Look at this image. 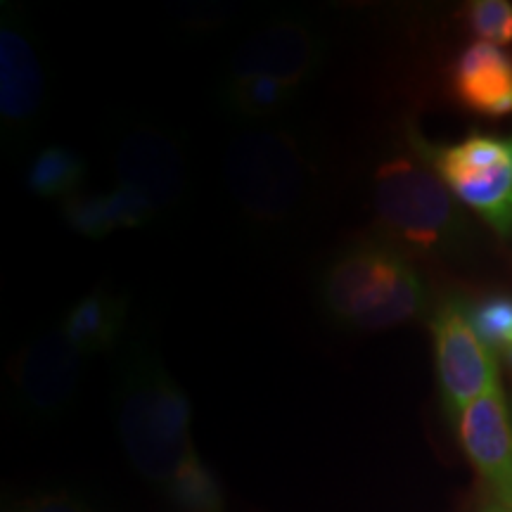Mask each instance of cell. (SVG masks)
I'll list each match as a JSON object with an SVG mask.
<instances>
[{"label":"cell","instance_id":"6da1fadb","mask_svg":"<svg viewBox=\"0 0 512 512\" xmlns=\"http://www.w3.org/2000/svg\"><path fill=\"white\" fill-rule=\"evenodd\" d=\"M119 434L131 463L183 512H223L214 475L197 456L190 403L157 356L138 354L117 389Z\"/></svg>","mask_w":512,"mask_h":512},{"label":"cell","instance_id":"7a4b0ae2","mask_svg":"<svg viewBox=\"0 0 512 512\" xmlns=\"http://www.w3.org/2000/svg\"><path fill=\"white\" fill-rule=\"evenodd\" d=\"M320 299L342 328L377 332L420 318L427 287L401 249L387 240H366L325 268Z\"/></svg>","mask_w":512,"mask_h":512},{"label":"cell","instance_id":"3957f363","mask_svg":"<svg viewBox=\"0 0 512 512\" xmlns=\"http://www.w3.org/2000/svg\"><path fill=\"white\" fill-rule=\"evenodd\" d=\"M373 209L384 240L401 252L451 254L470 233L458 197L418 152L377 166Z\"/></svg>","mask_w":512,"mask_h":512},{"label":"cell","instance_id":"277c9868","mask_svg":"<svg viewBox=\"0 0 512 512\" xmlns=\"http://www.w3.org/2000/svg\"><path fill=\"white\" fill-rule=\"evenodd\" d=\"M223 181L242 216L259 226L283 223L309 188V159L292 133L256 126L230 140Z\"/></svg>","mask_w":512,"mask_h":512},{"label":"cell","instance_id":"5b68a950","mask_svg":"<svg viewBox=\"0 0 512 512\" xmlns=\"http://www.w3.org/2000/svg\"><path fill=\"white\" fill-rule=\"evenodd\" d=\"M411 147L460 204L503 238L512 235V136H470L453 145H430L413 133Z\"/></svg>","mask_w":512,"mask_h":512},{"label":"cell","instance_id":"8992f818","mask_svg":"<svg viewBox=\"0 0 512 512\" xmlns=\"http://www.w3.org/2000/svg\"><path fill=\"white\" fill-rule=\"evenodd\" d=\"M432 337L441 401L448 418L458 422L470 403L501 384L496 354L472 328L467 306L460 302L441 306L432 318Z\"/></svg>","mask_w":512,"mask_h":512},{"label":"cell","instance_id":"52a82bcc","mask_svg":"<svg viewBox=\"0 0 512 512\" xmlns=\"http://www.w3.org/2000/svg\"><path fill=\"white\" fill-rule=\"evenodd\" d=\"M325 53L328 43L313 24L304 19H275L235 48L221 83L273 79L297 93L323 67Z\"/></svg>","mask_w":512,"mask_h":512},{"label":"cell","instance_id":"ba28073f","mask_svg":"<svg viewBox=\"0 0 512 512\" xmlns=\"http://www.w3.org/2000/svg\"><path fill=\"white\" fill-rule=\"evenodd\" d=\"M46 98V67L27 19L5 3L0 12V128L5 143L29 136Z\"/></svg>","mask_w":512,"mask_h":512},{"label":"cell","instance_id":"9c48e42d","mask_svg":"<svg viewBox=\"0 0 512 512\" xmlns=\"http://www.w3.org/2000/svg\"><path fill=\"white\" fill-rule=\"evenodd\" d=\"M83 356L62 328L41 332L10 361L12 396L24 413L53 420L72 406L79 392Z\"/></svg>","mask_w":512,"mask_h":512},{"label":"cell","instance_id":"30bf717a","mask_svg":"<svg viewBox=\"0 0 512 512\" xmlns=\"http://www.w3.org/2000/svg\"><path fill=\"white\" fill-rule=\"evenodd\" d=\"M117 185L133 190L157 214L171 209L185 185V159L178 140L164 128L140 124L126 128L112 147Z\"/></svg>","mask_w":512,"mask_h":512},{"label":"cell","instance_id":"8fae6325","mask_svg":"<svg viewBox=\"0 0 512 512\" xmlns=\"http://www.w3.org/2000/svg\"><path fill=\"white\" fill-rule=\"evenodd\" d=\"M456 425L467 458L494 489L496 503L512 508V411L501 384L470 403Z\"/></svg>","mask_w":512,"mask_h":512},{"label":"cell","instance_id":"7c38bea8","mask_svg":"<svg viewBox=\"0 0 512 512\" xmlns=\"http://www.w3.org/2000/svg\"><path fill=\"white\" fill-rule=\"evenodd\" d=\"M451 88L467 110L491 119L505 117L512 112V55L475 41L453 62Z\"/></svg>","mask_w":512,"mask_h":512},{"label":"cell","instance_id":"4fadbf2b","mask_svg":"<svg viewBox=\"0 0 512 512\" xmlns=\"http://www.w3.org/2000/svg\"><path fill=\"white\" fill-rule=\"evenodd\" d=\"M126 299L121 294L95 290L81 297L62 318V332L79 354L95 356L112 349L124 332Z\"/></svg>","mask_w":512,"mask_h":512},{"label":"cell","instance_id":"5bb4252c","mask_svg":"<svg viewBox=\"0 0 512 512\" xmlns=\"http://www.w3.org/2000/svg\"><path fill=\"white\" fill-rule=\"evenodd\" d=\"M88 166L67 145H48L29 162L27 188L41 200H69L79 195Z\"/></svg>","mask_w":512,"mask_h":512},{"label":"cell","instance_id":"9a60e30c","mask_svg":"<svg viewBox=\"0 0 512 512\" xmlns=\"http://www.w3.org/2000/svg\"><path fill=\"white\" fill-rule=\"evenodd\" d=\"M62 216L67 226L81 238L102 240L119 230L107 192H79V195L69 197L62 202Z\"/></svg>","mask_w":512,"mask_h":512},{"label":"cell","instance_id":"2e32d148","mask_svg":"<svg viewBox=\"0 0 512 512\" xmlns=\"http://www.w3.org/2000/svg\"><path fill=\"white\" fill-rule=\"evenodd\" d=\"M467 306V304H465ZM472 328L482 337V342L494 354H510L512 351V297L494 294L475 306H467Z\"/></svg>","mask_w":512,"mask_h":512},{"label":"cell","instance_id":"e0dca14e","mask_svg":"<svg viewBox=\"0 0 512 512\" xmlns=\"http://www.w3.org/2000/svg\"><path fill=\"white\" fill-rule=\"evenodd\" d=\"M465 17L479 41L498 48L512 43V3L508 0H475L467 5Z\"/></svg>","mask_w":512,"mask_h":512},{"label":"cell","instance_id":"ac0fdd59","mask_svg":"<svg viewBox=\"0 0 512 512\" xmlns=\"http://www.w3.org/2000/svg\"><path fill=\"white\" fill-rule=\"evenodd\" d=\"M10 512H91L88 505L79 498L67 494V491H55V494L34 496L29 501L19 503Z\"/></svg>","mask_w":512,"mask_h":512},{"label":"cell","instance_id":"d6986e66","mask_svg":"<svg viewBox=\"0 0 512 512\" xmlns=\"http://www.w3.org/2000/svg\"><path fill=\"white\" fill-rule=\"evenodd\" d=\"M484 512H512V508H508V505H501V503H494V505H489Z\"/></svg>","mask_w":512,"mask_h":512}]
</instances>
